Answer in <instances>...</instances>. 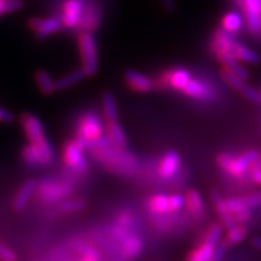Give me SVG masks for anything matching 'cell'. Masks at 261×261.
<instances>
[{"instance_id": "obj_44", "label": "cell", "mask_w": 261, "mask_h": 261, "mask_svg": "<svg viewBox=\"0 0 261 261\" xmlns=\"http://www.w3.org/2000/svg\"><path fill=\"white\" fill-rule=\"evenodd\" d=\"M161 2V4L165 10H167V11H173V10L175 9V3L174 0H160Z\"/></svg>"}, {"instance_id": "obj_1", "label": "cell", "mask_w": 261, "mask_h": 261, "mask_svg": "<svg viewBox=\"0 0 261 261\" xmlns=\"http://www.w3.org/2000/svg\"><path fill=\"white\" fill-rule=\"evenodd\" d=\"M92 159L109 173L122 177H130L136 173L138 166L137 156L127 148L109 145L106 148L89 150Z\"/></svg>"}, {"instance_id": "obj_32", "label": "cell", "mask_w": 261, "mask_h": 261, "mask_svg": "<svg viewBox=\"0 0 261 261\" xmlns=\"http://www.w3.org/2000/svg\"><path fill=\"white\" fill-rule=\"evenodd\" d=\"M223 227H224L223 224H219V223H215L212 225V226L208 228L207 234H205L204 242L210 243L211 246L213 247H217L220 242L221 233H223Z\"/></svg>"}, {"instance_id": "obj_40", "label": "cell", "mask_w": 261, "mask_h": 261, "mask_svg": "<svg viewBox=\"0 0 261 261\" xmlns=\"http://www.w3.org/2000/svg\"><path fill=\"white\" fill-rule=\"evenodd\" d=\"M233 217H234V220H236V223L244 225V224H247L250 219H252V213H250L249 208H244V210L234 213Z\"/></svg>"}, {"instance_id": "obj_42", "label": "cell", "mask_w": 261, "mask_h": 261, "mask_svg": "<svg viewBox=\"0 0 261 261\" xmlns=\"http://www.w3.org/2000/svg\"><path fill=\"white\" fill-rule=\"evenodd\" d=\"M232 160H233L232 156H231L230 154H226V152H224V154H220L219 156H218L217 162H218V165H219L220 167L224 169V171H227L228 167H230L231 162H232Z\"/></svg>"}, {"instance_id": "obj_17", "label": "cell", "mask_w": 261, "mask_h": 261, "mask_svg": "<svg viewBox=\"0 0 261 261\" xmlns=\"http://www.w3.org/2000/svg\"><path fill=\"white\" fill-rule=\"evenodd\" d=\"M100 107H102V117L104 122H114L119 119V109L115 97L112 92L106 91L100 98Z\"/></svg>"}, {"instance_id": "obj_16", "label": "cell", "mask_w": 261, "mask_h": 261, "mask_svg": "<svg viewBox=\"0 0 261 261\" xmlns=\"http://www.w3.org/2000/svg\"><path fill=\"white\" fill-rule=\"evenodd\" d=\"M257 159H259V152L256 150H249L243 155L238 156L237 159H233L226 172L233 177H241L248 168L252 167Z\"/></svg>"}, {"instance_id": "obj_12", "label": "cell", "mask_w": 261, "mask_h": 261, "mask_svg": "<svg viewBox=\"0 0 261 261\" xmlns=\"http://www.w3.org/2000/svg\"><path fill=\"white\" fill-rule=\"evenodd\" d=\"M211 200H212V202H213L214 208H215V211H217L218 215H219L223 226L226 228L227 231L236 226L237 223H236V220H234L233 214L228 211V208L226 205V201L224 200L223 196L220 195V192L218 190H215V189L211 190Z\"/></svg>"}, {"instance_id": "obj_25", "label": "cell", "mask_w": 261, "mask_h": 261, "mask_svg": "<svg viewBox=\"0 0 261 261\" xmlns=\"http://www.w3.org/2000/svg\"><path fill=\"white\" fill-rule=\"evenodd\" d=\"M243 17L236 11L227 12V14H225L224 17L221 18V28L227 33H230V34H233V33H237L240 31V29L243 27Z\"/></svg>"}, {"instance_id": "obj_10", "label": "cell", "mask_w": 261, "mask_h": 261, "mask_svg": "<svg viewBox=\"0 0 261 261\" xmlns=\"http://www.w3.org/2000/svg\"><path fill=\"white\" fill-rule=\"evenodd\" d=\"M123 79L130 90L139 93H148L155 89V83L148 75L133 69H127L123 73Z\"/></svg>"}, {"instance_id": "obj_43", "label": "cell", "mask_w": 261, "mask_h": 261, "mask_svg": "<svg viewBox=\"0 0 261 261\" xmlns=\"http://www.w3.org/2000/svg\"><path fill=\"white\" fill-rule=\"evenodd\" d=\"M15 115L12 113L8 112L4 108L0 107V122H10L14 121Z\"/></svg>"}, {"instance_id": "obj_14", "label": "cell", "mask_w": 261, "mask_h": 261, "mask_svg": "<svg viewBox=\"0 0 261 261\" xmlns=\"http://www.w3.org/2000/svg\"><path fill=\"white\" fill-rule=\"evenodd\" d=\"M120 254L125 259H135L140 253L143 252L144 248V242H143L142 237L136 232H130L123 238L121 242L119 243Z\"/></svg>"}, {"instance_id": "obj_27", "label": "cell", "mask_w": 261, "mask_h": 261, "mask_svg": "<svg viewBox=\"0 0 261 261\" xmlns=\"http://www.w3.org/2000/svg\"><path fill=\"white\" fill-rule=\"evenodd\" d=\"M213 246H211L210 243L203 242L201 243L197 248H195L192 252L189 254L187 257V261H211L212 255L214 252Z\"/></svg>"}, {"instance_id": "obj_39", "label": "cell", "mask_w": 261, "mask_h": 261, "mask_svg": "<svg viewBox=\"0 0 261 261\" xmlns=\"http://www.w3.org/2000/svg\"><path fill=\"white\" fill-rule=\"evenodd\" d=\"M0 260L2 261H17V254L0 242Z\"/></svg>"}, {"instance_id": "obj_48", "label": "cell", "mask_w": 261, "mask_h": 261, "mask_svg": "<svg viewBox=\"0 0 261 261\" xmlns=\"http://www.w3.org/2000/svg\"><path fill=\"white\" fill-rule=\"evenodd\" d=\"M83 261H98V259H92V257H84Z\"/></svg>"}, {"instance_id": "obj_6", "label": "cell", "mask_w": 261, "mask_h": 261, "mask_svg": "<svg viewBox=\"0 0 261 261\" xmlns=\"http://www.w3.org/2000/svg\"><path fill=\"white\" fill-rule=\"evenodd\" d=\"M37 192L39 198L45 203H56L70 195L71 188L67 182L45 179L40 182L38 181Z\"/></svg>"}, {"instance_id": "obj_4", "label": "cell", "mask_w": 261, "mask_h": 261, "mask_svg": "<svg viewBox=\"0 0 261 261\" xmlns=\"http://www.w3.org/2000/svg\"><path fill=\"white\" fill-rule=\"evenodd\" d=\"M77 47L81 57V68L87 77L93 76L98 73V46L93 33L80 32L77 35Z\"/></svg>"}, {"instance_id": "obj_22", "label": "cell", "mask_w": 261, "mask_h": 261, "mask_svg": "<svg viewBox=\"0 0 261 261\" xmlns=\"http://www.w3.org/2000/svg\"><path fill=\"white\" fill-rule=\"evenodd\" d=\"M86 74H85V71L83 68H80V69H76V70H73L70 71L69 74L64 75V76L60 77V79L56 80V89L57 91H65L68 89H70V87L75 86L76 84H79L83 81L84 79H86Z\"/></svg>"}, {"instance_id": "obj_26", "label": "cell", "mask_w": 261, "mask_h": 261, "mask_svg": "<svg viewBox=\"0 0 261 261\" xmlns=\"http://www.w3.org/2000/svg\"><path fill=\"white\" fill-rule=\"evenodd\" d=\"M185 200H187V205L191 214L196 218H201L204 212V203L200 192L197 190H189Z\"/></svg>"}, {"instance_id": "obj_28", "label": "cell", "mask_w": 261, "mask_h": 261, "mask_svg": "<svg viewBox=\"0 0 261 261\" xmlns=\"http://www.w3.org/2000/svg\"><path fill=\"white\" fill-rule=\"evenodd\" d=\"M247 233H248V230L244 225H240V226H237L236 225L233 228L228 230L226 237H225L224 243L226 244L227 247L236 246V244L241 243L244 238L247 237Z\"/></svg>"}, {"instance_id": "obj_8", "label": "cell", "mask_w": 261, "mask_h": 261, "mask_svg": "<svg viewBox=\"0 0 261 261\" xmlns=\"http://www.w3.org/2000/svg\"><path fill=\"white\" fill-rule=\"evenodd\" d=\"M86 0H64L62 4L61 18L63 28L75 31L80 24Z\"/></svg>"}, {"instance_id": "obj_37", "label": "cell", "mask_w": 261, "mask_h": 261, "mask_svg": "<svg viewBox=\"0 0 261 261\" xmlns=\"http://www.w3.org/2000/svg\"><path fill=\"white\" fill-rule=\"evenodd\" d=\"M185 204H187V200H185L184 196L178 194L169 196V210H171V212L181 210Z\"/></svg>"}, {"instance_id": "obj_46", "label": "cell", "mask_w": 261, "mask_h": 261, "mask_svg": "<svg viewBox=\"0 0 261 261\" xmlns=\"http://www.w3.org/2000/svg\"><path fill=\"white\" fill-rule=\"evenodd\" d=\"M252 244H253L254 248H256L257 250H260V252H261V236L253 237Z\"/></svg>"}, {"instance_id": "obj_41", "label": "cell", "mask_w": 261, "mask_h": 261, "mask_svg": "<svg viewBox=\"0 0 261 261\" xmlns=\"http://www.w3.org/2000/svg\"><path fill=\"white\" fill-rule=\"evenodd\" d=\"M226 248L227 246L224 242L218 244V246L214 248V252H213V255H212L211 261H223L225 257V254H226Z\"/></svg>"}, {"instance_id": "obj_49", "label": "cell", "mask_w": 261, "mask_h": 261, "mask_svg": "<svg viewBox=\"0 0 261 261\" xmlns=\"http://www.w3.org/2000/svg\"><path fill=\"white\" fill-rule=\"evenodd\" d=\"M260 34H261V31H260Z\"/></svg>"}, {"instance_id": "obj_15", "label": "cell", "mask_w": 261, "mask_h": 261, "mask_svg": "<svg viewBox=\"0 0 261 261\" xmlns=\"http://www.w3.org/2000/svg\"><path fill=\"white\" fill-rule=\"evenodd\" d=\"M190 74L184 69L167 70L166 73L162 74L161 79H160V81H161V86H169L171 89L180 91H182V89L190 83Z\"/></svg>"}, {"instance_id": "obj_45", "label": "cell", "mask_w": 261, "mask_h": 261, "mask_svg": "<svg viewBox=\"0 0 261 261\" xmlns=\"http://www.w3.org/2000/svg\"><path fill=\"white\" fill-rule=\"evenodd\" d=\"M253 180L256 182V184L261 185V169H253L252 172Z\"/></svg>"}, {"instance_id": "obj_11", "label": "cell", "mask_w": 261, "mask_h": 261, "mask_svg": "<svg viewBox=\"0 0 261 261\" xmlns=\"http://www.w3.org/2000/svg\"><path fill=\"white\" fill-rule=\"evenodd\" d=\"M38 188V180L35 179H27L23 184L19 187V189L16 192L14 200H12V210L15 212H22L27 207L29 200L32 198V196L37 192Z\"/></svg>"}, {"instance_id": "obj_47", "label": "cell", "mask_w": 261, "mask_h": 261, "mask_svg": "<svg viewBox=\"0 0 261 261\" xmlns=\"http://www.w3.org/2000/svg\"><path fill=\"white\" fill-rule=\"evenodd\" d=\"M252 169H261V158L259 156V159L254 162V165L252 166Z\"/></svg>"}, {"instance_id": "obj_5", "label": "cell", "mask_w": 261, "mask_h": 261, "mask_svg": "<svg viewBox=\"0 0 261 261\" xmlns=\"http://www.w3.org/2000/svg\"><path fill=\"white\" fill-rule=\"evenodd\" d=\"M85 151L87 150L77 139L67 140L62 150V158L65 166L79 174H85L89 172L90 166L87 159L85 158Z\"/></svg>"}, {"instance_id": "obj_29", "label": "cell", "mask_w": 261, "mask_h": 261, "mask_svg": "<svg viewBox=\"0 0 261 261\" xmlns=\"http://www.w3.org/2000/svg\"><path fill=\"white\" fill-rule=\"evenodd\" d=\"M86 201L81 198H71V200H63L58 204V210L63 213H79L86 208Z\"/></svg>"}, {"instance_id": "obj_36", "label": "cell", "mask_w": 261, "mask_h": 261, "mask_svg": "<svg viewBox=\"0 0 261 261\" xmlns=\"http://www.w3.org/2000/svg\"><path fill=\"white\" fill-rule=\"evenodd\" d=\"M246 207L252 210V208H259L261 207V192H254V194H249L243 197Z\"/></svg>"}, {"instance_id": "obj_19", "label": "cell", "mask_w": 261, "mask_h": 261, "mask_svg": "<svg viewBox=\"0 0 261 261\" xmlns=\"http://www.w3.org/2000/svg\"><path fill=\"white\" fill-rule=\"evenodd\" d=\"M34 80L37 84L38 89L44 96H52L57 92L56 89V80L51 76L48 71L44 69H39L35 71Z\"/></svg>"}, {"instance_id": "obj_23", "label": "cell", "mask_w": 261, "mask_h": 261, "mask_svg": "<svg viewBox=\"0 0 261 261\" xmlns=\"http://www.w3.org/2000/svg\"><path fill=\"white\" fill-rule=\"evenodd\" d=\"M148 210L150 213L156 215L171 213V210H169V196L162 194L151 196L148 201Z\"/></svg>"}, {"instance_id": "obj_31", "label": "cell", "mask_w": 261, "mask_h": 261, "mask_svg": "<svg viewBox=\"0 0 261 261\" xmlns=\"http://www.w3.org/2000/svg\"><path fill=\"white\" fill-rule=\"evenodd\" d=\"M220 62L224 65H226L227 68H230V69L232 70L234 74H237L238 76L241 77V79H243L244 81L249 79V73H248V70L243 67L242 63H241V62L238 61L236 57L227 56V57L223 58V60H221Z\"/></svg>"}, {"instance_id": "obj_34", "label": "cell", "mask_w": 261, "mask_h": 261, "mask_svg": "<svg viewBox=\"0 0 261 261\" xmlns=\"http://www.w3.org/2000/svg\"><path fill=\"white\" fill-rule=\"evenodd\" d=\"M75 249L79 252L84 257H92V259H99V253L96 248L89 246V244H85L83 242L75 243Z\"/></svg>"}, {"instance_id": "obj_7", "label": "cell", "mask_w": 261, "mask_h": 261, "mask_svg": "<svg viewBox=\"0 0 261 261\" xmlns=\"http://www.w3.org/2000/svg\"><path fill=\"white\" fill-rule=\"evenodd\" d=\"M28 28L34 33L35 38L38 40H45V39L51 37L61 32L63 28L62 24L61 14L52 15L50 17H32L28 19Z\"/></svg>"}, {"instance_id": "obj_21", "label": "cell", "mask_w": 261, "mask_h": 261, "mask_svg": "<svg viewBox=\"0 0 261 261\" xmlns=\"http://www.w3.org/2000/svg\"><path fill=\"white\" fill-rule=\"evenodd\" d=\"M182 92L189 97L198 98V99H205L213 96V90L208 85L197 80H190V83L182 89Z\"/></svg>"}, {"instance_id": "obj_33", "label": "cell", "mask_w": 261, "mask_h": 261, "mask_svg": "<svg viewBox=\"0 0 261 261\" xmlns=\"http://www.w3.org/2000/svg\"><path fill=\"white\" fill-rule=\"evenodd\" d=\"M24 6L23 0H0V16L14 14Z\"/></svg>"}, {"instance_id": "obj_2", "label": "cell", "mask_w": 261, "mask_h": 261, "mask_svg": "<svg viewBox=\"0 0 261 261\" xmlns=\"http://www.w3.org/2000/svg\"><path fill=\"white\" fill-rule=\"evenodd\" d=\"M103 137H106V125L102 117L96 112L87 110L77 117L75 125V139L79 140L85 149L90 150Z\"/></svg>"}, {"instance_id": "obj_30", "label": "cell", "mask_w": 261, "mask_h": 261, "mask_svg": "<svg viewBox=\"0 0 261 261\" xmlns=\"http://www.w3.org/2000/svg\"><path fill=\"white\" fill-rule=\"evenodd\" d=\"M220 75L221 77L226 81V84L230 85L231 87H232L233 90L236 91H242L243 87L246 86V84H244V80L241 79L240 76H238L237 74H234L232 70L230 69V68H227L226 65H224L223 69L220 70Z\"/></svg>"}, {"instance_id": "obj_35", "label": "cell", "mask_w": 261, "mask_h": 261, "mask_svg": "<svg viewBox=\"0 0 261 261\" xmlns=\"http://www.w3.org/2000/svg\"><path fill=\"white\" fill-rule=\"evenodd\" d=\"M241 93L243 94V97L246 98V99L250 100V102L254 103V104H259L261 106V93L259 91L254 89L252 86H244L243 90L241 91Z\"/></svg>"}, {"instance_id": "obj_18", "label": "cell", "mask_w": 261, "mask_h": 261, "mask_svg": "<svg viewBox=\"0 0 261 261\" xmlns=\"http://www.w3.org/2000/svg\"><path fill=\"white\" fill-rule=\"evenodd\" d=\"M106 135L109 138L112 145L117 146V148H127L128 139L123 130L122 126L120 125L119 121L107 122L106 123Z\"/></svg>"}, {"instance_id": "obj_13", "label": "cell", "mask_w": 261, "mask_h": 261, "mask_svg": "<svg viewBox=\"0 0 261 261\" xmlns=\"http://www.w3.org/2000/svg\"><path fill=\"white\" fill-rule=\"evenodd\" d=\"M180 167V155L175 150H169L166 152L159 163L158 173L161 179H171Z\"/></svg>"}, {"instance_id": "obj_38", "label": "cell", "mask_w": 261, "mask_h": 261, "mask_svg": "<svg viewBox=\"0 0 261 261\" xmlns=\"http://www.w3.org/2000/svg\"><path fill=\"white\" fill-rule=\"evenodd\" d=\"M226 205H227L228 211H230L232 214L244 210V208H247L243 198H241V197L228 198V200H226Z\"/></svg>"}, {"instance_id": "obj_20", "label": "cell", "mask_w": 261, "mask_h": 261, "mask_svg": "<svg viewBox=\"0 0 261 261\" xmlns=\"http://www.w3.org/2000/svg\"><path fill=\"white\" fill-rule=\"evenodd\" d=\"M21 158L28 167H42V166H48L46 160L41 155V152L34 146L28 143L27 145L22 149Z\"/></svg>"}, {"instance_id": "obj_24", "label": "cell", "mask_w": 261, "mask_h": 261, "mask_svg": "<svg viewBox=\"0 0 261 261\" xmlns=\"http://www.w3.org/2000/svg\"><path fill=\"white\" fill-rule=\"evenodd\" d=\"M233 56L237 58L240 62L248 64H256L260 62L259 55L255 51L248 48L246 45L241 44V42L234 41L233 45Z\"/></svg>"}, {"instance_id": "obj_3", "label": "cell", "mask_w": 261, "mask_h": 261, "mask_svg": "<svg viewBox=\"0 0 261 261\" xmlns=\"http://www.w3.org/2000/svg\"><path fill=\"white\" fill-rule=\"evenodd\" d=\"M19 122H21L29 144L41 152V155L44 156L50 166L55 161V151L51 143L46 138L44 126L40 120L34 114L23 113L19 117Z\"/></svg>"}, {"instance_id": "obj_9", "label": "cell", "mask_w": 261, "mask_h": 261, "mask_svg": "<svg viewBox=\"0 0 261 261\" xmlns=\"http://www.w3.org/2000/svg\"><path fill=\"white\" fill-rule=\"evenodd\" d=\"M100 22H102V9L98 6L96 0H90V2L86 0L83 17L77 29L80 32L93 33L98 31Z\"/></svg>"}]
</instances>
